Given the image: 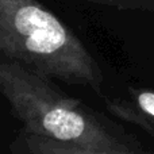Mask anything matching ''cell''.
<instances>
[{
    "label": "cell",
    "instance_id": "cell-1",
    "mask_svg": "<svg viewBox=\"0 0 154 154\" xmlns=\"http://www.w3.org/2000/svg\"><path fill=\"white\" fill-rule=\"evenodd\" d=\"M0 54L51 80L101 91L96 58L38 0H0Z\"/></svg>",
    "mask_w": 154,
    "mask_h": 154
},
{
    "label": "cell",
    "instance_id": "cell-2",
    "mask_svg": "<svg viewBox=\"0 0 154 154\" xmlns=\"http://www.w3.org/2000/svg\"><path fill=\"white\" fill-rule=\"evenodd\" d=\"M53 80L12 60H0V96L23 123L24 133L89 149H123L119 139Z\"/></svg>",
    "mask_w": 154,
    "mask_h": 154
},
{
    "label": "cell",
    "instance_id": "cell-3",
    "mask_svg": "<svg viewBox=\"0 0 154 154\" xmlns=\"http://www.w3.org/2000/svg\"><path fill=\"white\" fill-rule=\"evenodd\" d=\"M104 7L119 8V10H137V8H152L154 0H80Z\"/></svg>",
    "mask_w": 154,
    "mask_h": 154
},
{
    "label": "cell",
    "instance_id": "cell-4",
    "mask_svg": "<svg viewBox=\"0 0 154 154\" xmlns=\"http://www.w3.org/2000/svg\"><path fill=\"white\" fill-rule=\"evenodd\" d=\"M135 99L137 104L142 109V112H145L147 116L154 119V92L139 91V92H135Z\"/></svg>",
    "mask_w": 154,
    "mask_h": 154
}]
</instances>
